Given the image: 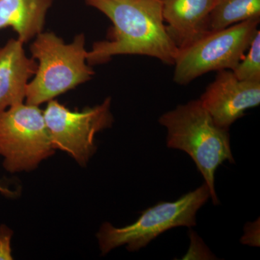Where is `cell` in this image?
Returning a JSON list of instances; mask_svg holds the SVG:
<instances>
[{"label":"cell","mask_w":260,"mask_h":260,"mask_svg":"<svg viewBox=\"0 0 260 260\" xmlns=\"http://www.w3.org/2000/svg\"><path fill=\"white\" fill-rule=\"evenodd\" d=\"M112 23L107 39L94 43L87 62H107L114 56L144 55L174 65L179 48L168 32L161 0H85Z\"/></svg>","instance_id":"6da1fadb"},{"label":"cell","mask_w":260,"mask_h":260,"mask_svg":"<svg viewBox=\"0 0 260 260\" xmlns=\"http://www.w3.org/2000/svg\"><path fill=\"white\" fill-rule=\"evenodd\" d=\"M159 124L167 129L168 148L189 155L209 189L215 205L219 200L215 189V173L223 162L234 164L228 129L215 124L200 99L164 113Z\"/></svg>","instance_id":"7a4b0ae2"},{"label":"cell","mask_w":260,"mask_h":260,"mask_svg":"<svg viewBox=\"0 0 260 260\" xmlns=\"http://www.w3.org/2000/svg\"><path fill=\"white\" fill-rule=\"evenodd\" d=\"M34 39L30 51L37 68L27 88L25 104L39 107L91 79L94 71L87 62L83 34L69 44L53 32L42 31Z\"/></svg>","instance_id":"3957f363"},{"label":"cell","mask_w":260,"mask_h":260,"mask_svg":"<svg viewBox=\"0 0 260 260\" xmlns=\"http://www.w3.org/2000/svg\"><path fill=\"white\" fill-rule=\"evenodd\" d=\"M210 198L206 184L186 193L174 202H160L142 212L135 223L115 228L104 223L97 234L103 255L112 249L126 246L129 251L145 247L162 233L179 226L196 225V215Z\"/></svg>","instance_id":"277c9868"},{"label":"cell","mask_w":260,"mask_h":260,"mask_svg":"<svg viewBox=\"0 0 260 260\" xmlns=\"http://www.w3.org/2000/svg\"><path fill=\"white\" fill-rule=\"evenodd\" d=\"M260 19L246 20L216 30H208L179 49L174 80L186 85L213 71L233 70L245 55L258 31Z\"/></svg>","instance_id":"5b68a950"},{"label":"cell","mask_w":260,"mask_h":260,"mask_svg":"<svg viewBox=\"0 0 260 260\" xmlns=\"http://www.w3.org/2000/svg\"><path fill=\"white\" fill-rule=\"evenodd\" d=\"M54 151L38 106L21 103L0 112V155L7 172L34 170Z\"/></svg>","instance_id":"8992f818"},{"label":"cell","mask_w":260,"mask_h":260,"mask_svg":"<svg viewBox=\"0 0 260 260\" xmlns=\"http://www.w3.org/2000/svg\"><path fill=\"white\" fill-rule=\"evenodd\" d=\"M111 103L107 98L99 105L78 112L54 99L48 102L43 112L54 148L69 154L80 166L86 165L96 150L95 135L114 122Z\"/></svg>","instance_id":"52a82bcc"},{"label":"cell","mask_w":260,"mask_h":260,"mask_svg":"<svg viewBox=\"0 0 260 260\" xmlns=\"http://www.w3.org/2000/svg\"><path fill=\"white\" fill-rule=\"evenodd\" d=\"M216 125L224 129L260 104V81L239 80L232 70L218 72L200 99Z\"/></svg>","instance_id":"ba28073f"},{"label":"cell","mask_w":260,"mask_h":260,"mask_svg":"<svg viewBox=\"0 0 260 260\" xmlns=\"http://www.w3.org/2000/svg\"><path fill=\"white\" fill-rule=\"evenodd\" d=\"M24 43L10 39L0 47V112L24 103L30 78L35 75L37 63L27 55Z\"/></svg>","instance_id":"9c48e42d"},{"label":"cell","mask_w":260,"mask_h":260,"mask_svg":"<svg viewBox=\"0 0 260 260\" xmlns=\"http://www.w3.org/2000/svg\"><path fill=\"white\" fill-rule=\"evenodd\" d=\"M216 0H161L169 35L179 49L208 31V18Z\"/></svg>","instance_id":"30bf717a"},{"label":"cell","mask_w":260,"mask_h":260,"mask_svg":"<svg viewBox=\"0 0 260 260\" xmlns=\"http://www.w3.org/2000/svg\"><path fill=\"white\" fill-rule=\"evenodd\" d=\"M54 0H0V29L11 28L25 44L44 30Z\"/></svg>","instance_id":"8fae6325"},{"label":"cell","mask_w":260,"mask_h":260,"mask_svg":"<svg viewBox=\"0 0 260 260\" xmlns=\"http://www.w3.org/2000/svg\"><path fill=\"white\" fill-rule=\"evenodd\" d=\"M254 19H260V0H216L208 18V30H220Z\"/></svg>","instance_id":"7c38bea8"},{"label":"cell","mask_w":260,"mask_h":260,"mask_svg":"<svg viewBox=\"0 0 260 260\" xmlns=\"http://www.w3.org/2000/svg\"><path fill=\"white\" fill-rule=\"evenodd\" d=\"M239 80L260 81V31L258 30L242 60L232 70Z\"/></svg>","instance_id":"4fadbf2b"},{"label":"cell","mask_w":260,"mask_h":260,"mask_svg":"<svg viewBox=\"0 0 260 260\" xmlns=\"http://www.w3.org/2000/svg\"><path fill=\"white\" fill-rule=\"evenodd\" d=\"M13 232L4 224L0 225V260L13 259L12 255L11 239Z\"/></svg>","instance_id":"5bb4252c"},{"label":"cell","mask_w":260,"mask_h":260,"mask_svg":"<svg viewBox=\"0 0 260 260\" xmlns=\"http://www.w3.org/2000/svg\"><path fill=\"white\" fill-rule=\"evenodd\" d=\"M0 192L5 195V196L10 197V198H13V197H14L15 195L16 194V192L10 190L8 188L5 187V186L1 185V184H0Z\"/></svg>","instance_id":"9a60e30c"}]
</instances>
